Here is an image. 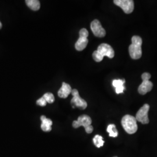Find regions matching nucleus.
<instances>
[{
  "mask_svg": "<svg viewBox=\"0 0 157 157\" xmlns=\"http://www.w3.org/2000/svg\"><path fill=\"white\" fill-rule=\"evenodd\" d=\"M115 56V52L112 47L106 43H102L98 46L97 50L94 51L93 58L95 62H101L105 56L112 58Z\"/></svg>",
  "mask_w": 157,
  "mask_h": 157,
  "instance_id": "1",
  "label": "nucleus"
},
{
  "mask_svg": "<svg viewBox=\"0 0 157 157\" xmlns=\"http://www.w3.org/2000/svg\"><path fill=\"white\" fill-rule=\"evenodd\" d=\"M142 39L140 36H133L132 38V44L129 47V54L133 59H140L142 56Z\"/></svg>",
  "mask_w": 157,
  "mask_h": 157,
  "instance_id": "2",
  "label": "nucleus"
},
{
  "mask_svg": "<svg viewBox=\"0 0 157 157\" xmlns=\"http://www.w3.org/2000/svg\"><path fill=\"white\" fill-rule=\"evenodd\" d=\"M121 124L124 130L128 134H134L137 130V121L136 118L132 115H124L122 119Z\"/></svg>",
  "mask_w": 157,
  "mask_h": 157,
  "instance_id": "3",
  "label": "nucleus"
},
{
  "mask_svg": "<svg viewBox=\"0 0 157 157\" xmlns=\"http://www.w3.org/2000/svg\"><path fill=\"white\" fill-rule=\"evenodd\" d=\"M143 82L138 88V91L141 95H144L150 92L153 87V84L150 81L151 75L148 72L143 73L141 75Z\"/></svg>",
  "mask_w": 157,
  "mask_h": 157,
  "instance_id": "4",
  "label": "nucleus"
},
{
  "mask_svg": "<svg viewBox=\"0 0 157 157\" xmlns=\"http://www.w3.org/2000/svg\"><path fill=\"white\" fill-rule=\"evenodd\" d=\"M71 94L73 95V98L71 100V104L73 108L77 107L79 109H84L87 108V104L86 101L80 97L78 90L76 89H73L72 90Z\"/></svg>",
  "mask_w": 157,
  "mask_h": 157,
  "instance_id": "5",
  "label": "nucleus"
},
{
  "mask_svg": "<svg viewBox=\"0 0 157 157\" xmlns=\"http://www.w3.org/2000/svg\"><path fill=\"white\" fill-rule=\"evenodd\" d=\"M150 109V105L148 104H144L137 112L136 115V119L143 124L149 123V119L148 113Z\"/></svg>",
  "mask_w": 157,
  "mask_h": 157,
  "instance_id": "6",
  "label": "nucleus"
},
{
  "mask_svg": "<svg viewBox=\"0 0 157 157\" xmlns=\"http://www.w3.org/2000/svg\"><path fill=\"white\" fill-rule=\"evenodd\" d=\"M114 4L121 8L125 13H131L134 10V1L132 0H115Z\"/></svg>",
  "mask_w": 157,
  "mask_h": 157,
  "instance_id": "7",
  "label": "nucleus"
},
{
  "mask_svg": "<svg viewBox=\"0 0 157 157\" xmlns=\"http://www.w3.org/2000/svg\"><path fill=\"white\" fill-rule=\"evenodd\" d=\"M91 29L94 35L98 37H103L105 36L106 32L105 29L102 28L99 21L95 19L91 23Z\"/></svg>",
  "mask_w": 157,
  "mask_h": 157,
  "instance_id": "8",
  "label": "nucleus"
},
{
  "mask_svg": "<svg viewBox=\"0 0 157 157\" xmlns=\"http://www.w3.org/2000/svg\"><path fill=\"white\" fill-rule=\"evenodd\" d=\"M91 123L92 121L89 116L86 115H82L78 117L77 121H73L72 125L74 128H78L80 126H82L86 129V128L90 126Z\"/></svg>",
  "mask_w": 157,
  "mask_h": 157,
  "instance_id": "9",
  "label": "nucleus"
},
{
  "mask_svg": "<svg viewBox=\"0 0 157 157\" xmlns=\"http://www.w3.org/2000/svg\"><path fill=\"white\" fill-rule=\"evenodd\" d=\"M72 90V88L69 84L63 82L61 88L58 92V95L60 98H66L71 93Z\"/></svg>",
  "mask_w": 157,
  "mask_h": 157,
  "instance_id": "10",
  "label": "nucleus"
},
{
  "mask_svg": "<svg viewBox=\"0 0 157 157\" xmlns=\"http://www.w3.org/2000/svg\"><path fill=\"white\" fill-rule=\"evenodd\" d=\"M88 37L86 36H79V38L75 44V48L76 50H83L84 48L87 47V45L89 43V40L87 39Z\"/></svg>",
  "mask_w": 157,
  "mask_h": 157,
  "instance_id": "11",
  "label": "nucleus"
},
{
  "mask_svg": "<svg viewBox=\"0 0 157 157\" xmlns=\"http://www.w3.org/2000/svg\"><path fill=\"white\" fill-rule=\"evenodd\" d=\"M124 79H118L113 80L112 85L115 89V92L117 94H121L124 92V90L125 89L124 86Z\"/></svg>",
  "mask_w": 157,
  "mask_h": 157,
  "instance_id": "12",
  "label": "nucleus"
},
{
  "mask_svg": "<svg viewBox=\"0 0 157 157\" xmlns=\"http://www.w3.org/2000/svg\"><path fill=\"white\" fill-rule=\"evenodd\" d=\"M41 120L42 121L41 128L42 130L44 132H50L51 130V126L52 124V121L46 118L45 116L43 115L41 117Z\"/></svg>",
  "mask_w": 157,
  "mask_h": 157,
  "instance_id": "13",
  "label": "nucleus"
},
{
  "mask_svg": "<svg viewBox=\"0 0 157 157\" xmlns=\"http://www.w3.org/2000/svg\"><path fill=\"white\" fill-rule=\"evenodd\" d=\"M26 4L33 11H38L40 8V3L38 0H26Z\"/></svg>",
  "mask_w": 157,
  "mask_h": 157,
  "instance_id": "14",
  "label": "nucleus"
},
{
  "mask_svg": "<svg viewBox=\"0 0 157 157\" xmlns=\"http://www.w3.org/2000/svg\"><path fill=\"white\" fill-rule=\"evenodd\" d=\"M107 131L109 133V136L112 137H117L118 136V130L116 129V126L113 124L108 125Z\"/></svg>",
  "mask_w": 157,
  "mask_h": 157,
  "instance_id": "15",
  "label": "nucleus"
},
{
  "mask_svg": "<svg viewBox=\"0 0 157 157\" xmlns=\"http://www.w3.org/2000/svg\"><path fill=\"white\" fill-rule=\"evenodd\" d=\"M94 144L97 147L100 148L103 146L104 144V141L102 140V137L100 135H96L93 138Z\"/></svg>",
  "mask_w": 157,
  "mask_h": 157,
  "instance_id": "16",
  "label": "nucleus"
},
{
  "mask_svg": "<svg viewBox=\"0 0 157 157\" xmlns=\"http://www.w3.org/2000/svg\"><path fill=\"white\" fill-rule=\"evenodd\" d=\"M43 97L45 99L46 102L49 104H52L55 101L54 96L51 93H47Z\"/></svg>",
  "mask_w": 157,
  "mask_h": 157,
  "instance_id": "17",
  "label": "nucleus"
},
{
  "mask_svg": "<svg viewBox=\"0 0 157 157\" xmlns=\"http://www.w3.org/2000/svg\"><path fill=\"white\" fill-rule=\"evenodd\" d=\"M47 102L45 100V99L43 98V97H42L41 98H40V99H39L37 102H36V104L40 105V106H41V107H44L46 105H47Z\"/></svg>",
  "mask_w": 157,
  "mask_h": 157,
  "instance_id": "18",
  "label": "nucleus"
},
{
  "mask_svg": "<svg viewBox=\"0 0 157 157\" xmlns=\"http://www.w3.org/2000/svg\"><path fill=\"white\" fill-rule=\"evenodd\" d=\"M89 36V32L86 29H82L79 32V36Z\"/></svg>",
  "mask_w": 157,
  "mask_h": 157,
  "instance_id": "19",
  "label": "nucleus"
},
{
  "mask_svg": "<svg viewBox=\"0 0 157 157\" xmlns=\"http://www.w3.org/2000/svg\"><path fill=\"white\" fill-rule=\"evenodd\" d=\"M85 130H86V133L90 134L91 133H92L93 131V127L91 125H90L89 126H88L87 128H86L85 129Z\"/></svg>",
  "mask_w": 157,
  "mask_h": 157,
  "instance_id": "20",
  "label": "nucleus"
},
{
  "mask_svg": "<svg viewBox=\"0 0 157 157\" xmlns=\"http://www.w3.org/2000/svg\"><path fill=\"white\" fill-rule=\"evenodd\" d=\"M2 23H1V22H0V29H1V28H2Z\"/></svg>",
  "mask_w": 157,
  "mask_h": 157,
  "instance_id": "21",
  "label": "nucleus"
},
{
  "mask_svg": "<svg viewBox=\"0 0 157 157\" xmlns=\"http://www.w3.org/2000/svg\"></svg>",
  "mask_w": 157,
  "mask_h": 157,
  "instance_id": "22",
  "label": "nucleus"
}]
</instances>
